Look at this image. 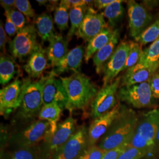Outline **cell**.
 Here are the masks:
<instances>
[{
    "label": "cell",
    "mask_w": 159,
    "mask_h": 159,
    "mask_svg": "<svg viewBox=\"0 0 159 159\" xmlns=\"http://www.w3.org/2000/svg\"><path fill=\"white\" fill-rule=\"evenodd\" d=\"M60 78L67 94L68 101L66 108L70 112L85 108L99 91L97 85L89 77L80 72Z\"/></svg>",
    "instance_id": "6da1fadb"
},
{
    "label": "cell",
    "mask_w": 159,
    "mask_h": 159,
    "mask_svg": "<svg viewBox=\"0 0 159 159\" xmlns=\"http://www.w3.org/2000/svg\"><path fill=\"white\" fill-rule=\"evenodd\" d=\"M138 118L134 110L122 107L119 116L103 136L98 146L106 152L129 144L133 136Z\"/></svg>",
    "instance_id": "7a4b0ae2"
},
{
    "label": "cell",
    "mask_w": 159,
    "mask_h": 159,
    "mask_svg": "<svg viewBox=\"0 0 159 159\" xmlns=\"http://www.w3.org/2000/svg\"><path fill=\"white\" fill-rule=\"evenodd\" d=\"M159 128V108H154L138 118L129 145L148 153L156 144Z\"/></svg>",
    "instance_id": "3957f363"
},
{
    "label": "cell",
    "mask_w": 159,
    "mask_h": 159,
    "mask_svg": "<svg viewBox=\"0 0 159 159\" xmlns=\"http://www.w3.org/2000/svg\"><path fill=\"white\" fill-rule=\"evenodd\" d=\"M43 80L32 81L30 78L23 79L22 91L19 107L20 116L23 119H30L38 115L42 108Z\"/></svg>",
    "instance_id": "277c9868"
},
{
    "label": "cell",
    "mask_w": 159,
    "mask_h": 159,
    "mask_svg": "<svg viewBox=\"0 0 159 159\" xmlns=\"http://www.w3.org/2000/svg\"><path fill=\"white\" fill-rule=\"evenodd\" d=\"M37 31L33 24L27 25L18 31L10 43V51L14 58L23 60L30 56L40 44L37 41Z\"/></svg>",
    "instance_id": "5b68a950"
},
{
    "label": "cell",
    "mask_w": 159,
    "mask_h": 159,
    "mask_svg": "<svg viewBox=\"0 0 159 159\" xmlns=\"http://www.w3.org/2000/svg\"><path fill=\"white\" fill-rule=\"evenodd\" d=\"M117 96L120 100L136 108L150 106L153 98L149 82L119 87Z\"/></svg>",
    "instance_id": "8992f818"
},
{
    "label": "cell",
    "mask_w": 159,
    "mask_h": 159,
    "mask_svg": "<svg viewBox=\"0 0 159 159\" xmlns=\"http://www.w3.org/2000/svg\"><path fill=\"white\" fill-rule=\"evenodd\" d=\"M121 77H118L111 83L102 86L91 104V116L94 119L111 110L117 104L116 96L119 89Z\"/></svg>",
    "instance_id": "52a82bcc"
},
{
    "label": "cell",
    "mask_w": 159,
    "mask_h": 159,
    "mask_svg": "<svg viewBox=\"0 0 159 159\" xmlns=\"http://www.w3.org/2000/svg\"><path fill=\"white\" fill-rule=\"evenodd\" d=\"M50 134V123L39 120L17 133L14 136L13 140L21 148H33L42 140L46 142Z\"/></svg>",
    "instance_id": "ba28073f"
},
{
    "label": "cell",
    "mask_w": 159,
    "mask_h": 159,
    "mask_svg": "<svg viewBox=\"0 0 159 159\" xmlns=\"http://www.w3.org/2000/svg\"><path fill=\"white\" fill-rule=\"evenodd\" d=\"M41 79L43 106L57 104L61 108H66L68 97L60 78L58 79L57 75L51 71Z\"/></svg>",
    "instance_id": "9c48e42d"
},
{
    "label": "cell",
    "mask_w": 159,
    "mask_h": 159,
    "mask_svg": "<svg viewBox=\"0 0 159 159\" xmlns=\"http://www.w3.org/2000/svg\"><path fill=\"white\" fill-rule=\"evenodd\" d=\"M129 34L136 40L152 24L153 17L148 9L134 1L127 2Z\"/></svg>",
    "instance_id": "30bf717a"
},
{
    "label": "cell",
    "mask_w": 159,
    "mask_h": 159,
    "mask_svg": "<svg viewBox=\"0 0 159 159\" xmlns=\"http://www.w3.org/2000/svg\"><path fill=\"white\" fill-rule=\"evenodd\" d=\"M130 51L129 41H122L116 48L111 57L102 68L103 86L113 82L121 71H123Z\"/></svg>",
    "instance_id": "8fae6325"
},
{
    "label": "cell",
    "mask_w": 159,
    "mask_h": 159,
    "mask_svg": "<svg viewBox=\"0 0 159 159\" xmlns=\"http://www.w3.org/2000/svg\"><path fill=\"white\" fill-rule=\"evenodd\" d=\"M88 144V130L82 126L56 153L55 159H77L84 153Z\"/></svg>",
    "instance_id": "7c38bea8"
},
{
    "label": "cell",
    "mask_w": 159,
    "mask_h": 159,
    "mask_svg": "<svg viewBox=\"0 0 159 159\" xmlns=\"http://www.w3.org/2000/svg\"><path fill=\"white\" fill-rule=\"evenodd\" d=\"M107 27L103 13L98 12L92 7H89L83 21L75 35L89 42Z\"/></svg>",
    "instance_id": "4fadbf2b"
},
{
    "label": "cell",
    "mask_w": 159,
    "mask_h": 159,
    "mask_svg": "<svg viewBox=\"0 0 159 159\" xmlns=\"http://www.w3.org/2000/svg\"><path fill=\"white\" fill-rule=\"evenodd\" d=\"M121 108L120 103L118 102L111 110L94 119L88 130V144L90 147L95 145L97 142L105 135L119 116Z\"/></svg>",
    "instance_id": "5bb4252c"
},
{
    "label": "cell",
    "mask_w": 159,
    "mask_h": 159,
    "mask_svg": "<svg viewBox=\"0 0 159 159\" xmlns=\"http://www.w3.org/2000/svg\"><path fill=\"white\" fill-rule=\"evenodd\" d=\"M23 80L17 77L11 83L0 90V113L1 116H8L20 107Z\"/></svg>",
    "instance_id": "9a60e30c"
},
{
    "label": "cell",
    "mask_w": 159,
    "mask_h": 159,
    "mask_svg": "<svg viewBox=\"0 0 159 159\" xmlns=\"http://www.w3.org/2000/svg\"><path fill=\"white\" fill-rule=\"evenodd\" d=\"M76 120L71 116L67 117L63 122L58 124L57 129L53 135L47 139L46 143L49 152H57L74 134Z\"/></svg>",
    "instance_id": "2e32d148"
},
{
    "label": "cell",
    "mask_w": 159,
    "mask_h": 159,
    "mask_svg": "<svg viewBox=\"0 0 159 159\" xmlns=\"http://www.w3.org/2000/svg\"><path fill=\"white\" fill-rule=\"evenodd\" d=\"M85 49L83 46H77L70 51L63 60L54 66L52 71L56 74H63L68 71L79 72L83 58L85 56Z\"/></svg>",
    "instance_id": "e0dca14e"
},
{
    "label": "cell",
    "mask_w": 159,
    "mask_h": 159,
    "mask_svg": "<svg viewBox=\"0 0 159 159\" xmlns=\"http://www.w3.org/2000/svg\"><path fill=\"white\" fill-rule=\"evenodd\" d=\"M159 67V66L146 68L133 67L127 70L125 74L121 77L120 87L150 82L152 77L157 73Z\"/></svg>",
    "instance_id": "ac0fdd59"
},
{
    "label": "cell",
    "mask_w": 159,
    "mask_h": 159,
    "mask_svg": "<svg viewBox=\"0 0 159 159\" xmlns=\"http://www.w3.org/2000/svg\"><path fill=\"white\" fill-rule=\"evenodd\" d=\"M47 60L46 50L40 44L23 67L30 78H39L47 67Z\"/></svg>",
    "instance_id": "d6986e66"
},
{
    "label": "cell",
    "mask_w": 159,
    "mask_h": 159,
    "mask_svg": "<svg viewBox=\"0 0 159 159\" xmlns=\"http://www.w3.org/2000/svg\"><path fill=\"white\" fill-rule=\"evenodd\" d=\"M68 40L65 39L61 34L57 33L49 42V46L46 49V54L52 68L68 54Z\"/></svg>",
    "instance_id": "ffe728a7"
},
{
    "label": "cell",
    "mask_w": 159,
    "mask_h": 159,
    "mask_svg": "<svg viewBox=\"0 0 159 159\" xmlns=\"http://www.w3.org/2000/svg\"><path fill=\"white\" fill-rule=\"evenodd\" d=\"M119 38V31L118 29H116L114 31L113 37L110 41L94 56L93 63L96 67V71L97 74H100L102 72L104 66L111 57L117 47Z\"/></svg>",
    "instance_id": "44dd1931"
},
{
    "label": "cell",
    "mask_w": 159,
    "mask_h": 159,
    "mask_svg": "<svg viewBox=\"0 0 159 159\" xmlns=\"http://www.w3.org/2000/svg\"><path fill=\"white\" fill-rule=\"evenodd\" d=\"M34 21L37 33L40 36L42 43L50 42L56 34L54 33V24L51 15L43 12L37 16Z\"/></svg>",
    "instance_id": "7402d4cb"
},
{
    "label": "cell",
    "mask_w": 159,
    "mask_h": 159,
    "mask_svg": "<svg viewBox=\"0 0 159 159\" xmlns=\"http://www.w3.org/2000/svg\"><path fill=\"white\" fill-rule=\"evenodd\" d=\"M114 31V30L108 26L89 41L88 45L85 49L84 56L85 63H89L91 57L94 56L98 51L108 43L113 37Z\"/></svg>",
    "instance_id": "603a6c76"
},
{
    "label": "cell",
    "mask_w": 159,
    "mask_h": 159,
    "mask_svg": "<svg viewBox=\"0 0 159 159\" xmlns=\"http://www.w3.org/2000/svg\"><path fill=\"white\" fill-rule=\"evenodd\" d=\"M159 36L152 44L143 50L135 68H146L159 66Z\"/></svg>",
    "instance_id": "cb8c5ba5"
},
{
    "label": "cell",
    "mask_w": 159,
    "mask_h": 159,
    "mask_svg": "<svg viewBox=\"0 0 159 159\" xmlns=\"http://www.w3.org/2000/svg\"><path fill=\"white\" fill-rule=\"evenodd\" d=\"M20 69L17 63L11 57L1 56L0 58V83L8 84L16 75L20 74Z\"/></svg>",
    "instance_id": "d4e9b609"
},
{
    "label": "cell",
    "mask_w": 159,
    "mask_h": 159,
    "mask_svg": "<svg viewBox=\"0 0 159 159\" xmlns=\"http://www.w3.org/2000/svg\"><path fill=\"white\" fill-rule=\"evenodd\" d=\"M63 108L57 104H52L44 106L38 114V117L40 120L47 121L50 125V137L54 134L57 129V122L60 117Z\"/></svg>",
    "instance_id": "484cf974"
},
{
    "label": "cell",
    "mask_w": 159,
    "mask_h": 159,
    "mask_svg": "<svg viewBox=\"0 0 159 159\" xmlns=\"http://www.w3.org/2000/svg\"><path fill=\"white\" fill-rule=\"evenodd\" d=\"M123 1L115 0L102 12L104 17L107 18L110 27L113 29L119 24L125 14V8L122 5Z\"/></svg>",
    "instance_id": "4316f807"
},
{
    "label": "cell",
    "mask_w": 159,
    "mask_h": 159,
    "mask_svg": "<svg viewBox=\"0 0 159 159\" xmlns=\"http://www.w3.org/2000/svg\"><path fill=\"white\" fill-rule=\"evenodd\" d=\"M88 7H80L70 9L69 12L71 27L67 34V39L69 41L71 37L76 34L81 23L85 17Z\"/></svg>",
    "instance_id": "83f0119b"
},
{
    "label": "cell",
    "mask_w": 159,
    "mask_h": 159,
    "mask_svg": "<svg viewBox=\"0 0 159 159\" xmlns=\"http://www.w3.org/2000/svg\"><path fill=\"white\" fill-rule=\"evenodd\" d=\"M159 36V14L158 17L153 23L146 29L142 34L135 40L141 45H146L153 43Z\"/></svg>",
    "instance_id": "f1b7e54d"
},
{
    "label": "cell",
    "mask_w": 159,
    "mask_h": 159,
    "mask_svg": "<svg viewBox=\"0 0 159 159\" xmlns=\"http://www.w3.org/2000/svg\"><path fill=\"white\" fill-rule=\"evenodd\" d=\"M68 10L63 0L61 1L54 13V23L60 31L68 29V20L70 19Z\"/></svg>",
    "instance_id": "f546056e"
},
{
    "label": "cell",
    "mask_w": 159,
    "mask_h": 159,
    "mask_svg": "<svg viewBox=\"0 0 159 159\" xmlns=\"http://www.w3.org/2000/svg\"><path fill=\"white\" fill-rule=\"evenodd\" d=\"M129 42L130 44V51L123 71H126L137 64L143 52L142 45L136 41H129Z\"/></svg>",
    "instance_id": "4dcf8cb0"
},
{
    "label": "cell",
    "mask_w": 159,
    "mask_h": 159,
    "mask_svg": "<svg viewBox=\"0 0 159 159\" xmlns=\"http://www.w3.org/2000/svg\"><path fill=\"white\" fill-rule=\"evenodd\" d=\"M9 17H10L12 21L15 24L18 31L24 29L28 23L24 15L18 10H16L14 8L5 11Z\"/></svg>",
    "instance_id": "1f68e13d"
},
{
    "label": "cell",
    "mask_w": 159,
    "mask_h": 159,
    "mask_svg": "<svg viewBox=\"0 0 159 159\" xmlns=\"http://www.w3.org/2000/svg\"><path fill=\"white\" fill-rule=\"evenodd\" d=\"M33 148H21L16 150L11 154L10 159H38L37 153Z\"/></svg>",
    "instance_id": "d6a6232c"
},
{
    "label": "cell",
    "mask_w": 159,
    "mask_h": 159,
    "mask_svg": "<svg viewBox=\"0 0 159 159\" xmlns=\"http://www.w3.org/2000/svg\"><path fill=\"white\" fill-rule=\"evenodd\" d=\"M146 153L147 152L145 151L128 144L118 159H141Z\"/></svg>",
    "instance_id": "836d02e7"
},
{
    "label": "cell",
    "mask_w": 159,
    "mask_h": 159,
    "mask_svg": "<svg viewBox=\"0 0 159 159\" xmlns=\"http://www.w3.org/2000/svg\"><path fill=\"white\" fill-rule=\"evenodd\" d=\"M15 8H16L19 11L23 13L28 18H33L35 16V11L28 0L16 1Z\"/></svg>",
    "instance_id": "e575fe53"
},
{
    "label": "cell",
    "mask_w": 159,
    "mask_h": 159,
    "mask_svg": "<svg viewBox=\"0 0 159 159\" xmlns=\"http://www.w3.org/2000/svg\"><path fill=\"white\" fill-rule=\"evenodd\" d=\"M87 159H102L106 151L98 146L93 145L85 152Z\"/></svg>",
    "instance_id": "d590c367"
},
{
    "label": "cell",
    "mask_w": 159,
    "mask_h": 159,
    "mask_svg": "<svg viewBox=\"0 0 159 159\" xmlns=\"http://www.w3.org/2000/svg\"><path fill=\"white\" fill-rule=\"evenodd\" d=\"M128 144H125L118 148L106 151L102 159H118L120 154L125 150Z\"/></svg>",
    "instance_id": "8d00e7d4"
},
{
    "label": "cell",
    "mask_w": 159,
    "mask_h": 159,
    "mask_svg": "<svg viewBox=\"0 0 159 159\" xmlns=\"http://www.w3.org/2000/svg\"><path fill=\"white\" fill-rule=\"evenodd\" d=\"M4 16L6 17V23L4 29L6 31V33L9 35V37H11L17 34L18 30L17 29L15 24L12 21L10 17L6 13L4 12Z\"/></svg>",
    "instance_id": "74e56055"
},
{
    "label": "cell",
    "mask_w": 159,
    "mask_h": 159,
    "mask_svg": "<svg viewBox=\"0 0 159 159\" xmlns=\"http://www.w3.org/2000/svg\"><path fill=\"white\" fill-rule=\"evenodd\" d=\"M149 83L153 97L159 98V73L154 74Z\"/></svg>",
    "instance_id": "f35d334b"
},
{
    "label": "cell",
    "mask_w": 159,
    "mask_h": 159,
    "mask_svg": "<svg viewBox=\"0 0 159 159\" xmlns=\"http://www.w3.org/2000/svg\"><path fill=\"white\" fill-rule=\"evenodd\" d=\"M8 41L7 35L6 33L4 27L2 25V21L0 23V47L1 50L4 53L6 52V46Z\"/></svg>",
    "instance_id": "ab89813d"
},
{
    "label": "cell",
    "mask_w": 159,
    "mask_h": 159,
    "mask_svg": "<svg viewBox=\"0 0 159 159\" xmlns=\"http://www.w3.org/2000/svg\"><path fill=\"white\" fill-rule=\"evenodd\" d=\"M63 1L68 10L80 7H87L84 0H64Z\"/></svg>",
    "instance_id": "60d3db41"
},
{
    "label": "cell",
    "mask_w": 159,
    "mask_h": 159,
    "mask_svg": "<svg viewBox=\"0 0 159 159\" xmlns=\"http://www.w3.org/2000/svg\"><path fill=\"white\" fill-rule=\"evenodd\" d=\"M115 0H97L94 1V6L99 10H105Z\"/></svg>",
    "instance_id": "b9f144b4"
},
{
    "label": "cell",
    "mask_w": 159,
    "mask_h": 159,
    "mask_svg": "<svg viewBox=\"0 0 159 159\" xmlns=\"http://www.w3.org/2000/svg\"><path fill=\"white\" fill-rule=\"evenodd\" d=\"M1 7L5 10V11L12 9L15 7L16 1L15 0H1L0 1Z\"/></svg>",
    "instance_id": "7bdbcfd3"
},
{
    "label": "cell",
    "mask_w": 159,
    "mask_h": 159,
    "mask_svg": "<svg viewBox=\"0 0 159 159\" xmlns=\"http://www.w3.org/2000/svg\"><path fill=\"white\" fill-rule=\"evenodd\" d=\"M58 1H48V2L46 4V8L48 11H53L54 10L56 11L58 7Z\"/></svg>",
    "instance_id": "ee69618b"
},
{
    "label": "cell",
    "mask_w": 159,
    "mask_h": 159,
    "mask_svg": "<svg viewBox=\"0 0 159 159\" xmlns=\"http://www.w3.org/2000/svg\"><path fill=\"white\" fill-rule=\"evenodd\" d=\"M36 2L39 3L40 6H46L47 3L48 2V1H45V0H37Z\"/></svg>",
    "instance_id": "f6af8a7d"
},
{
    "label": "cell",
    "mask_w": 159,
    "mask_h": 159,
    "mask_svg": "<svg viewBox=\"0 0 159 159\" xmlns=\"http://www.w3.org/2000/svg\"><path fill=\"white\" fill-rule=\"evenodd\" d=\"M78 159H87V156L85 154V153L84 152V153L83 154L81 157H80Z\"/></svg>",
    "instance_id": "bcb514c9"
},
{
    "label": "cell",
    "mask_w": 159,
    "mask_h": 159,
    "mask_svg": "<svg viewBox=\"0 0 159 159\" xmlns=\"http://www.w3.org/2000/svg\"><path fill=\"white\" fill-rule=\"evenodd\" d=\"M156 143H159V128L157 132V134L156 137Z\"/></svg>",
    "instance_id": "7dc6e473"
},
{
    "label": "cell",
    "mask_w": 159,
    "mask_h": 159,
    "mask_svg": "<svg viewBox=\"0 0 159 159\" xmlns=\"http://www.w3.org/2000/svg\"></svg>",
    "instance_id": "c3c4849f"
}]
</instances>
